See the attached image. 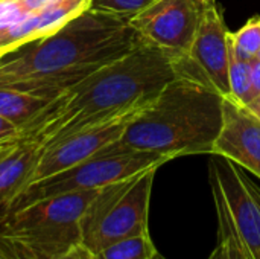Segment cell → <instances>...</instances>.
Instances as JSON below:
<instances>
[{"label": "cell", "mask_w": 260, "mask_h": 259, "mask_svg": "<svg viewBox=\"0 0 260 259\" xmlns=\"http://www.w3.org/2000/svg\"><path fill=\"white\" fill-rule=\"evenodd\" d=\"M0 259H37L32 256L24 247L9 241L0 235Z\"/></svg>", "instance_id": "44dd1931"}, {"label": "cell", "mask_w": 260, "mask_h": 259, "mask_svg": "<svg viewBox=\"0 0 260 259\" xmlns=\"http://www.w3.org/2000/svg\"><path fill=\"white\" fill-rule=\"evenodd\" d=\"M50 101L52 99L0 85V116L21 131L50 104Z\"/></svg>", "instance_id": "9a60e30c"}, {"label": "cell", "mask_w": 260, "mask_h": 259, "mask_svg": "<svg viewBox=\"0 0 260 259\" xmlns=\"http://www.w3.org/2000/svg\"><path fill=\"white\" fill-rule=\"evenodd\" d=\"M20 2H21L23 8H24L29 14H32V12H35V11L44 8L46 5H49V3L53 2V0H20Z\"/></svg>", "instance_id": "d4e9b609"}, {"label": "cell", "mask_w": 260, "mask_h": 259, "mask_svg": "<svg viewBox=\"0 0 260 259\" xmlns=\"http://www.w3.org/2000/svg\"><path fill=\"white\" fill-rule=\"evenodd\" d=\"M207 259H224L222 258V252H221V249H219V246L216 244V247L213 249V252L209 255V258Z\"/></svg>", "instance_id": "4316f807"}, {"label": "cell", "mask_w": 260, "mask_h": 259, "mask_svg": "<svg viewBox=\"0 0 260 259\" xmlns=\"http://www.w3.org/2000/svg\"><path fill=\"white\" fill-rule=\"evenodd\" d=\"M251 85L256 96L260 95V58L251 60Z\"/></svg>", "instance_id": "cb8c5ba5"}, {"label": "cell", "mask_w": 260, "mask_h": 259, "mask_svg": "<svg viewBox=\"0 0 260 259\" xmlns=\"http://www.w3.org/2000/svg\"><path fill=\"white\" fill-rule=\"evenodd\" d=\"M224 98L201 78L181 73L128 122L120 139L111 145L169 160L212 154L222 127Z\"/></svg>", "instance_id": "3957f363"}, {"label": "cell", "mask_w": 260, "mask_h": 259, "mask_svg": "<svg viewBox=\"0 0 260 259\" xmlns=\"http://www.w3.org/2000/svg\"><path fill=\"white\" fill-rule=\"evenodd\" d=\"M257 58H260V52H259V55H257Z\"/></svg>", "instance_id": "f1b7e54d"}, {"label": "cell", "mask_w": 260, "mask_h": 259, "mask_svg": "<svg viewBox=\"0 0 260 259\" xmlns=\"http://www.w3.org/2000/svg\"><path fill=\"white\" fill-rule=\"evenodd\" d=\"M247 107H248V108H250V110H251V111L260 119V95L259 96H256Z\"/></svg>", "instance_id": "484cf974"}, {"label": "cell", "mask_w": 260, "mask_h": 259, "mask_svg": "<svg viewBox=\"0 0 260 259\" xmlns=\"http://www.w3.org/2000/svg\"><path fill=\"white\" fill-rule=\"evenodd\" d=\"M210 0H155L129 18L140 41L177 63L184 60L198 34Z\"/></svg>", "instance_id": "52a82bcc"}, {"label": "cell", "mask_w": 260, "mask_h": 259, "mask_svg": "<svg viewBox=\"0 0 260 259\" xmlns=\"http://www.w3.org/2000/svg\"><path fill=\"white\" fill-rule=\"evenodd\" d=\"M155 0H91V9L131 18Z\"/></svg>", "instance_id": "d6986e66"}, {"label": "cell", "mask_w": 260, "mask_h": 259, "mask_svg": "<svg viewBox=\"0 0 260 259\" xmlns=\"http://www.w3.org/2000/svg\"><path fill=\"white\" fill-rule=\"evenodd\" d=\"M139 43L129 18L90 8L56 32L0 56V85L55 99Z\"/></svg>", "instance_id": "7a4b0ae2"}, {"label": "cell", "mask_w": 260, "mask_h": 259, "mask_svg": "<svg viewBox=\"0 0 260 259\" xmlns=\"http://www.w3.org/2000/svg\"><path fill=\"white\" fill-rule=\"evenodd\" d=\"M98 191L61 194L23 206L0 221V235L37 259H56L82 243L81 220Z\"/></svg>", "instance_id": "277c9868"}, {"label": "cell", "mask_w": 260, "mask_h": 259, "mask_svg": "<svg viewBox=\"0 0 260 259\" xmlns=\"http://www.w3.org/2000/svg\"><path fill=\"white\" fill-rule=\"evenodd\" d=\"M155 171H143L98 191L81 220L84 246L98 253L119 240L149 232L148 218Z\"/></svg>", "instance_id": "5b68a950"}, {"label": "cell", "mask_w": 260, "mask_h": 259, "mask_svg": "<svg viewBox=\"0 0 260 259\" xmlns=\"http://www.w3.org/2000/svg\"><path fill=\"white\" fill-rule=\"evenodd\" d=\"M91 0H53L20 21L0 29V56L23 44L47 37L90 9Z\"/></svg>", "instance_id": "7c38bea8"}, {"label": "cell", "mask_w": 260, "mask_h": 259, "mask_svg": "<svg viewBox=\"0 0 260 259\" xmlns=\"http://www.w3.org/2000/svg\"><path fill=\"white\" fill-rule=\"evenodd\" d=\"M210 189L215 202L216 209V220H218V246L222 252L224 259H256L248 246L241 238L236 224L232 218V214L227 208L222 189L215 179L213 174L209 172Z\"/></svg>", "instance_id": "5bb4252c"}, {"label": "cell", "mask_w": 260, "mask_h": 259, "mask_svg": "<svg viewBox=\"0 0 260 259\" xmlns=\"http://www.w3.org/2000/svg\"><path fill=\"white\" fill-rule=\"evenodd\" d=\"M168 162V157L154 153L120 150L110 143L96 156L26 186L11 205L8 214L49 197L78 191L101 189L107 185L129 179L143 171L158 169Z\"/></svg>", "instance_id": "8992f818"}, {"label": "cell", "mask_w": 260, "mask_h": 259, "mask_svg": "<svg viewBox=\"0 0 260 259\" xmlns=\"http://www.w3.org/2000/svg\"><path fill=\"white\" fill-rule=\"evenodd\" d=\"M229 82H230V98H233L239 104L248 105L256 98L251 85V60L241 56L232 46H230Z\"/></svg>", "instance_id": "e0dca14e"}, {"label": "cell", "mask_w": 260, "mask_h": 259, "mask_svg": "<svg viewBox=\"0 0 260 259\" xmlns=\"http://www.w3.org/2000/svg\"><path fill=\"white\" fill-rule=\"evenodd\" d=\"M56 259H99V258H98V255H96L93 250H90L87 246H84L82 243H79V244L73 246L69 252H66L64 255L58 256Z\"/></svg>", "instance_id": "603a6c76"}, {"label": "cell", "mask_w": 260, "mask_h": 259, "mask_svg": "<svg viewBox=\"0 0 260 259\" xmlns=\"http://www.w3.org/2000/svg\"><path fill=\"white\" fill-rule=\"evenodd\" d=\"M20 134H21V130L18 127H15L14 124H11L9 121L0 116V147L15 140L17 137H20Z\"/></svg>", "instance_id": "7402d4cb"}, {"label": "cell", "mask_w": 260, "mask_h": 259, "mask_svg": "<svg viewBox=\"0 0 260 259\" xmlns=\"http://www.w3.org/2000/svg\"><path fill=\"white\" fill-rule=\"evenodd\" d=\"M230 46L244 58H256L260 52V17L250 18L239 31L230 32Z\"/></svg>", "instance_id": "ac0fdd59"}, {"label": "cell", "mask_w": 260, "mask_h": 259, "mask_svg": "<svg viewBox=\"0 0 260 259\" xmlns=\"http://www.w3.org/2000/svg\"><path fill=\"white\" fill-rule=\"evenodd\" d=\"M44 147L20 134L15 140L0 147V221L11 205L30 183V177Z\"/></svg>", "instance_id": "4fadbf2b"}, {"label": "cell", "mask_w": 260, "mask_h": 259, "mask_svg": "<svg viewBox=\"0 0 260 259\" xmlns=\"http://www.w3.org/2000/svg\"><path fill=\"white\" fill-rule=\"evenodd\" d=\"M209 172L218 180L236 229L254 258L260 259V188L225 157L215 156Z\"/></svg>", "instance_id": "9c48e42d"}, {"label": "cell", "mask_w": 260, "mask_h": 259, "mask_svg": "<svg viewBox=\"0 0 260 259\" xmlns=\"http://www.w3.org/2000/svg\"><path fill=\"white\" fill-rule=\"evenodd\" d=\"M178 75L181 70L172 56L140 41L52 99L21 136L47 148L76 131L142 111Z\"/></svg>", "instance_id": "6da1fadb"}, {"label": "cell", "mask_w": 260, "mask_h": 259, "mask_svg": "<svg viewBox=\"0 0 260 259\" xmlns=\"http://www.w3.org/2000/svg\"><path fill=\"white\" fill-rule=\"evenodd\" d=\"M151 259H168V258H165V256H163V255H161V253L158 252V253H157V255H155L154 258H151Z\"/></svg>", "instance_id": "83f0119b"}, {"label": "cell", "mask_w": 260, "mask_h": 259, "mask_svg": "<svg viewBox=\"0 0 260 259\" xmlns=\"http://www.w3.org/2000/svg\"><path fill=\"white\" fill-rule=\"evenodd\" d=\"M181 73L201 78L221 95L230 96V31L216 6V0L207 5L198 34L187 56L178 61Z\"/></svg>", "instance_id": "ba28073f"}, {"label": "cell", "mask_w": 260, "mask_h": 259, "mask_svg": "<svg viewBox=\"0 0 260 259\" xmlns=\"http://www.w3.org/2000/svg\"><path fill=\"white\" fill-rule=\"evenodd\" d=\"M140 113V111H137ZM126 114L110 122L94 125L81 131H76L50 147L43 150V154L35 166V171L30 177V183L50 177L56 172H61L67 168H72L93 156L110 143L120 139L128 122L137 114ZM29 183V185H30ZM27 185V186H29Z\"/></svg>", "instance_id": "30bf717a"}, {"label": "cell", "mask_w": 260, "mask_h": 259, "mask_svg": "<svg viewBox=\"0 0 260 259\" xmlns=\"http://www.w3.org/2000/svg\"><path fill=\"white\" fill-rule=\"evenodd\" d=\"M29 15L20 0H0V29L8 27Z\"/></svg>", "instance_id": "ffe728a7"}, {"label": "cell", "mask_w": 260, "mask_h": 259, "mask_svg": "<svg viewBox=\"0 0 260 259\" xmlns=\"http://www.w3.org/2000/svg\"><path fill=\"white\" fill-rule=\"evenodd\" d=\"M212 156L232 160L260 179V119L230 96L224 98V118Z\"/></svg>", "instance_id": "8fae6325"}, {"label": "cell", "mask_w": 260, "mask_h": 259, "mask_svg": "<svg viewBox=\"0 0 260 259\" xmlns=\"http://www.w3.org/2000/svg\"><path fill=\"white\" fill-rule=\"evenodd\" d=\"M158 253L157 247L151 240V234H139L123 240H119L96 255L99 259H151Z\"/></svg>", "instance_id": "2e32d148"}]
</instances>
